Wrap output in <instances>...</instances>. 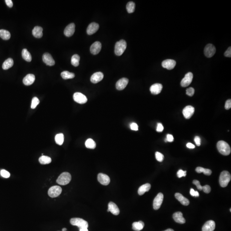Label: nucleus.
<instances>
[{"mask_svg":"<svg viewBox=\"0 0 231 231\" xmlns=\"http://www.w3.org/2000/svg\"><path fill=\"white\" fill-rule=\"evenodd\" d=\"M218 151L223 156H228L230 154L231 149L230 145L226 142L221 140L218 142L216 145Z\"/></svg>","mask_w":231,"mask_h":231,"instance_id":"f257e3e1","label":"nucleus"},{"mask_svg":"<svg viewBox=\"0 0 231 231\" xmlns=\"http://www.w3.org/2000/svg\"><path fill=\"white\" fill-rule=\"evenodd\" d=\"M231 179V174L227 171H223L221 173L219 178L220 185L222 187H225L228 185Z\"/></svg>","mask_w":231,"mask_h":231,"instance_id":"f03ea898","label":"nucleus"},{"mask_svg":"<svg viewBox=\"0 0 231 231\" xmlns=\"http://www.w3.org/2000/svg\"><path fill=\"white\" fill-rule=\"evenodd\" d=\"M72 176L70 173L68 172H64L59 175L57 180V182L59 185H65L70 182Z\"/></svg>","mask_w":231,"mask_h":231,"instance_id":"7ed1b4c3","label":"nucleus"},{"mask_svg":"<svg viewBox=\"0 0 231 231\" xmlns=\"http://www.w3.org/2000/svg\"><path fill=\"white\" fill-rule=\"evenodd\" d=\"M127 47V43L123 39L117 41L116 43L115 53L117 56H121L122 55Z\"/></svg>","mask_w":231,"mask_h":231,"instance_id":"20e7f679","label":"nucleus"},{"mask_svg":"<svg viewBox=\"0 0 231 231\" xmlns=\"http://www.w3.org/2000/svg\"><path fill=\"white\" fill-rule=\"evenodd\" d=\"M70 223L72 225H75L80 229L88 227V223L87 221L80 218H73L70 220Z\"/></svg>","mask_w":231,"mask_h":231,"instance_id":"39448f33","label":"nucleus"},{"mask_svg":"<svg viewBox=\"0 0 231 231\" xmlns=\"http://www.w3.org/2000/svg\"><path fill=\"white\" fill-rule=\"evenodd\" d=\"M62 189L60 187L56 185L51 187L48 190V195L51 198L58 196L62 193Z\"/></svg>","mask_w":231,"mask_h":231,"instance_id":"423d86ee","label":"nucleus"},{"mask_svg":"<svg viewBox=\"0 0 231 231\" xmlns=\"http://www.w3.org/2000/svg\"><path fill=\"white\" fill-rule=\"evenodd\" d=\"M216 51V48L213 44H207L204 48L205 55L207 58L212 57L214 55Z\"/></svg>","mask_w":231,"mask_h":231,"instance_id":"0eeeda50","label":"nucleus"},{"mask_svg":"<svg viewBox=\"0 0 231 231\" xmlns=\"http://www.w3.org/2000/svg\"><path fill=\"white\" fill-rule=\"evenodd\" d=\"M164 199V195L162 193H160L157 195L153 201V208L155 210H158L161 206Z\"/></svg>","mask_w":231,"mask_h":231,"instance_id":"6e6552de","label":"nucleus"},{"mask_svg":"<svg viewBox=\"0 0 231 231\" xmlns=\"http://www.w3.org/2000/svg\"><path fill=\"white\" fill-rule=\"evenodd\" d=\"M73 99L75 102L80 104L86 103L87 101L86 96L82 93L79 92H77L74 94Z\"/></svg>","mask_w":231,"mask_h":231,"instance_id":"1a4fd4ad","label":"nucleus"},{"mask_svg":"<svg viewBox=\"0 0 231 231\" xmlns=\"http://www.w3.org/2000/svg\"><path fill=\"white\" fill-rule=\"evenodd\" d=\"M193 78V74L192 73H188L186 74L185 77L182 79L181 82V86L183 87H187L192 82Z\"/></svg>","mask_w":231,"mask_h":231,"instance_id":"9d476101","label":"nucleus"},{"mask_svg":"<svg viewBox=\"0 0 231 231\" xmlns=\"http://www.w3.org/2000/svg\"><path fill=\"white\" fill-rule=\"evenodd\" d=\"M194 108L193 106L188 105L184 108L183 110V114L186 119H189L192 117L194 113Z\"/></svg>","mask_w":231,"mask_h":231,"instance_id":"9b49d317","label":"nucleus"},{"mask_svg":"<svg viewBox=\"0 0 231 231\" xmlns=\"http://www.w3.org/2000/svg\"><path fill=\"white\" fill-rule=\"evenodd\" d=\"M98 180L103 185H107L110 182V177L106 174L100 173L98 175Z\"/></svg>","mask_w":231,"mask_h":231,"instance_id":"f8f14e48","label":"nucleus"},{"mask_svg":"<svg viewBox=\"0 0 231 231\" xmlns=\"http://www.w3.org/2000/svg\"><path fill=\"white\" fill-rule=\"evenodd\" d=\"M176 65V61L172 59H166L163 61L162 63V67L164 68L168 69V70L173 69Z\"/></svg>","mask_w":231,"mask_h":231,"instance_id":"ddd939ff","label":"nucleus"},{"mask_svg":"<svg viewBox=\"0 0 231 231\" xmlns=\"http://www.w3.org/2000/svg\"><path fill=\"white\" fill-rule=\"evenodd\" d=\"M42 59L43 62L48 66H52L55 64V61L51 55L49 53H46L43 55Z\"/></svg>","mask_w":231,"mask_h":231,"instance_id":"4468645a","label":"nucleus"},{"mask_svg":"<svg viewBox=\"0 0 231 231\" xmlns=\"http://www.w3.org/2000/svg\"><path fill=\"white\" fill-rule=\"evenodd\" d=\"M102 48L101 42L97 41L94 42L91 47V52L94 55L99 54Z\"/></svg>","mask_w":231,"mask_h":231,"instance_id":"2eb2a0df","label":"nucleus"},{"mask_svg":"<svg viewBox=\"0 0 231 231\" xmlns=\"http://www.w3.org/2000/svg\"><path fill=\"white\" fill-rule=\"evenodd\" d=\"M129 83V79L126 78H121L116 82V88L119 91L123 90L127 86Z\"/></svg>","mask_w":231,"mask_h":231,"instance_id":"dca6fc26","label":"nucleus"},{"mask_svg":"<svg viewBox=\"0 0 231 231\" xmlns=\"http://www.w3.org/2000/svg\"><path fill=\"white\" fill-rule=\"evenodd\" d=\"M215 228V223L213 221H207L202 228V231H214Z\"/></svg>","mask_w":231,"mask_h":231,"instance_id":"f3484780","label":"nucleus"},{"mask_svg":"<svg viewBox=\"0 0 231 231\" xmlns=\"http://www.w3.org/2000/svg\"><path fill=\"white\" fill-rule=\"evenodd\" d=\"M108 208L107 212H110L115 215H118L120 212V209L115 203L113 202H111L108 204Z\"/></svg>","mask_w":231,"mask_h":231,"instance_id":"a211bd4d","label":"nucleus"},{"mask_svg":"<svg viewBox=\"0 0 231 231\" xmlns=\"http://www.w3.org/2000/svg\"><path fill=\"white\" fill-rule=\"evenodd\" d=\"M163 86L160 84H155L151 86L150 91L153 95H158L162 91Z\"/></svg>","mask_w":231,"mask_h":231,"instance_id":"6ab92c4d","label":"nucleus"},{"mask_svg":"<svg viewBox=\"0 0 231 231\" xmlns=\"http://www.w3.org/2000/svg\"><path fill=\"white\" fill-rule=\"evenodd\" d=\"M99 24L95 22H93L89 25L87 27L86 32L88 35H92L97 32L99 30Z\"/></svg>","mask_w":231,"mask_h":231,"instance_id":"aec40b11","label":"nucleus"},{"mask_svg":"<svg viewBox=\"0 0 231 231\" xmlns=\"http://www.w3.org/2000/svg\"><path fill=\"white\" fill-rule=\"evenodd\" d=\"M75 25L74 23H71L66 26L64 31L65 35L67 37H70L73 35L75 31Z\"/></svg>","mask_w":231,"mask_h":231,"instance_id":"412c9836","label":"nucleus"},{"mask_svg":"<svg viewBox=\"0 0 231 231\" xmlns=\"http://www.w3.org/2000/svg\"><path fill=\"white\" fill-rule=\"evenodd\" d=\"M104 77V75L101 72H97L92 75L91 78V82L93 84H96L102 80Z\"/></svg>","mask_w":231,"mask_h":231,"instance_id":"4be33fe9","label":"nucleus"},{"mask_svg":"<svg viewBox=\"0 0 231 231\" xmlns=\"http://www.w3.org/2000/svg\"><path fill=\"white\" fill-rule=\"evenodd\" d=\"M173 218L176 223L180 224H184L185 223V220L183 216V214L181 212H178L175 213L173 214Z\"/></svg>","mask_w":231,"mask_h":231,"instance_id":"5701e85b","label":"nucleus"},{"mask_svg":"<svg viewBox=\"0 0 231 231\" xmlns=\"http://www.w3.org/2000/svg\"><path fill=\"white\" fill-rule=\"evenodd\" d=\"M35 80V75L33 74H29L27 75L24 77L23 80V82L25 85L29 86L33 84Z\"/></svg>","mask_w":231,"mask_h":231,"instance_id":"b1692460","label":"nucleus"},{"mask_svg":"<svg viewBox=\"0 0 231 231\" xmlns=\"http://www.w3.org/2000/svg\"><path fill=\"white\" fill-rule=\"evenodd\" d=\"M175 196L176 198L178 201H179L183 205H185V206L189 205V203H190L189 200L187 198L184 197L182 194L178 193H176L175 194Z\"/></svg>","mask_w":231,"mask_h":231,"instance_id":"393cba45","label":"nucleus"},{"mask_svg":"<svg viewBox=\"0 0 231 231\" xmlns=\"http://www.w3.org/2000/svg\"><path fill=\"white\" fill-rule=\"evenodd\" d=\"M43 29L41 27L36 26L32 30V34L35 37L40 38L43 36Z\"/></svg>","mask_w":231,"mask_h":231,"instance_id":"a878e982","label":"nucleus"},{"mask_svg":"<svg viewBox=\"0 0 231 231\" xmlns=\"http://www.w3.org/2000/svg\"><path fill=\"white\" fill-rule=\"evenodd\" d=\"M151 186L149 183L144 184L141 186L138 190V193L140 195H142L146 192H148L150 189Z\"/></svg>","mask_w":231,"mask_h":231,"instance_id":"bb28decb","label":"nucleus"},{"mask_svg":"<svg viewBox=\"0 0 231 231\" xmlns=\"http://www.w3.org/2000/svg\"><path fill=\"white\" fill-rule=\"evenodd\" d=\"M144 223L142 221L138 222H135L133 223L132 229L133 230L140 231L142 230L144 228Z\"/></svg>","mask_w":231,"mask_h":231,"instance_id":"cd10ccee","label":"nucleus"},{"mask_svg":"<svg viewBox=\"0 0 231 231\" xmlns=\"http://www.w3.org/2000/svg\"><path fill=\"white\" fill-rule=\"evenodd\" d=\"M13 64H14V61L13 59L11 58H9L3 62L2 65L3 69L4 70L8 69L13 66Z\"/></svg>","mask_w":231,"mask_h":231,"instance_id":"c85d7f7f","label":"nucleus"},{"mask_svg":"<svg viewBox=\"0 0 231 231\" xmlns=\"http://www.w3.org/2000/svg\"><path fill=\"white\" fill-rule=\"evenodd\" d=\"M11 34L9 31L5 30H0V37L3 40H8L10 38Z\"/></svg>","mask_w":231,"mask_h":231,"instance_id":"c756f323","label":"nucleus"},{"mask_svg":"<svg viewBox=\"0 0 231 231\" xmlns=\"http://www.w3.org/2000/svg\"><path fill=\"white\" fill-rule=\"evenodd\" d=\"M22 56L23 58L28 62H30L32 60L31 54L27 49H23L22 51Z\"/></svg>","mask_w":231,"mask_h":231,"instance_id":"7c9ffc66","label":"nucleus"},{"mask_svg":"<svg viewBox=\"0 0 231 231\" xmlns=\"http://www.w3.org/2000/svg\"><path fill=\"white\" fill-rule=\"evenodd\" d=\"M196 171L198 173H203L205 175H207V176H210L212 173V171L211 169L204 168L202 167H197L196 169Z\"/></svg>","mask_w":231,"mask_h":231,"instance_id":"2f4dec72","label":"nucleus"},{"mask_svg":"<svg viewBox=\"0 0 231 231\" xmlns=\"http://www.w3.org/2000/svg\"><path fill=\"white\" fill-rule=\"evenodd\" d=\"M39 162L41 165H47L51 162V159L50 157L47 156H42L39 158Z\"/></svg>","mask_w":231,"mask_h":231,"instance_id":"473e14b6","label":"nucleus"},{"mask_svg":"<svg viewBox=\"0 0 231 231\" xmlns=\"http://www.w3.org/2000/svg\"><path fill=\"white\" fill-rule=\"evenodd\" d=\"M61 76L63 79H72L73 78L75 77V74L73 73H70L68 71H65L62 72L61 73Z\"/></svg>","mask_w":231,"mask_h":231,"instance_id":"72a5a7b5","label":"nucleus"},{"mask_svg":"<svg viewBox=\"0 0 231 231\" xmlns=\"http://www.w3.org/2000/svg\"><path fill=\"white\" fill-rule=\"evenodd\" d=\"M85 146L87 148L94 149L96 147V143L92 139H88L86 141Z\"/></svg>","mask_w":231,"mask_h":231,"instance_id":"f704fd0d","label":"nucleus"},{"mask_svg":"<svg viewBox=\"0 0 231 231\" xmlns=\"http://www.w3.org/2000/svg\"><path fill=\"white\" fill-rule=\"evenodd\" d=\"M55 140L58 145H62L64 142V135L63 133H58L55 137Z\"/></svg>","mask_w":231,"mask_h":231,"instance_id":"c9c22d12","label":"nucleus"},{"mask_svg":"<svg viewBox=\"0 0 231 231\" xmlns=\"http://www.w3.org/2000/svg\"><path fill=\"white\" fill-rule=\"evenodd\" d=\"M80 57L78 55H74L72 57L71 59V64L73 66H78L79 65Z\"/></svg>","mask_w":231,"mask_h":231,"instance_id":"e433bc0d","label":"nucleus"},{"mask_svg":"<svg viewBox=\"0 0 231 231\" xmlns=\"http://www.w3.org/2000/svg\"><path fill=\"white\" fill-rule=\"evenodd\" d=\"M135 4L134 2L132 1L129 2L127 3L126 6V9L127 11L129 13H131L134 12L135 10Z\"/></svg>","mask_w":231,"mask_h":231,"instance_id":"4c0bfd02","label":"nucleus"},{"mask_svg":"<svg viewBox=\"0 0 231 231\" xmlns=\"http://www.w3.org/2000/svg\"><path fill=\"white\" fill-rule=\"evenodd\" d=\"M39 99L37 97H34L33 98L31 102V108L32 109H35L37 107L39 104Z\"/></svg>","mask_w":231,"mask_h":231,"instance_id":"58836bf2","label":"nucleus"},{"mask_svg":"<svg viewBox=\"0 0 231 231\" xmlns=\"http://www.w3.org/2000/svg\"><path fill=\"white\" fill-rule=\"evenodd\" d=\"M156 159L159 162H162L163 160H164V156L163 154H161V153L159 152H156Z\"/></svg>","mask_w":231,"mask_h":231,"instance_id":"ea45409f","label":"nucleus"},{"mask_svg":"<svg viewBox=\"0 0 231 231\" xmlns=\"http://www.w3.org/2000/svg\"><path fill=\"white\" fill-rule=\"evenodd\" d=\"M1 175L3 177L5 178H8L10 177V173L5 169H2L1 170Z\"/></svg>","mask_w":231,"mask_h":231,"instance_id":"a19ab883","label":"nucleus"},{"mask_svg":"<svg viewBox=\"0 0 231 231\" xmlns=\"http://www.w3.org/2000/svg\"><path fill=\"white\" fill-rule=\"evenodd\" d=\"M194 92L195 90L194 88H193V87H190V88L187 89L186 94L188 96H192L194 95Z\"/></svg>","mask_w":231,"mask_h":231,"instance_id":"79ce46f5","label":"nucleus"},{"mask_svg":"<svg viewBox=\"0 0 231 231\" xmlns=\"http://www.w3.org/2000/svg\"><path fill=\"white\" fill-rule=\"evenodd\" d=\"M186 171H184L182 170V169H180V170L178 171L177 173V176L179 178H182V177L186 176Z\"/></svg>","mask_w":231,"mask_h":231,"instance_id":"37998d69","label":"nucleus"},{"mask_svg":"<svg viewBox=\"0 0 231 231\" xmlns=\"http://www.w3.org/2000/svg\"><path fill=\"white\" fill-rule=\"evenodd\" d=\"M193 184L195 185L197 187V189L199 190H203V186L200 185V182L198 180H194L193 181Z\"/></svg>","mask_w":231,"mask_h":231,"instance_id":"c03bdc74","label":"nucleus"},{"mask_svg":"<svg viewBox=\"0 0 231 231\" xmlns=\"http://www.w3.org/2000/svg\"><path fill=\"white\" fill-rule=\"evenodd\" d=\"M203 190L205 193H206V194H208L211 191V187H210V186L208 185H205L203 186V190Z\"/></svg>","mask_w":231,"mask_h":231,"instance_id":"a18cd8bd","label":"nucleus"},{"mask_svg":"<svg viewBox=\"0 0 231 231\" xmlns=\"http://www.w3.org/2000/svg\"><path fill=\"white\" fill-rule=\"evenodd\" d=\"M190 194L192 196L198 197L199 196V193L198 191H195L194 189L191 188L190 190Z\"/></svg>","mask_w":231,"mask_h":231,"instance_id":"49530a36","label":"nucleus"},{"mask_svg":"<svg viewBox=\"0 0 231 231\" xmlns=\"http://www.w3.org/2000/svg\"><path fill=\"white\" fill-rule=\"evenodd\" d=\"M231 107V99H229L227 100L225 102V108L226 110H229L230 109Z\"/></svg>","mask_w":231,"mask_h":231,"instance_id":"de8ad7c7","label":"nucleus"},{"mask_svg":"<svg viewBox=\"0 0 231 231\" xmlns=\"http://www.w3.org/2000/svg\"><path fill=\"white\" fill-rule=\"evenodd\" d=\"M164 127L161 123H158L157 125L156 131L158 132H161L164 130Z\"/></svg>","mask_w":231,"mask_h":231,"instance_id":"09e8293b","label":"nucleus"},{"mask_svg":"<svg viewBox=\"0 0 231 231\" xmlns=\"http://www.w3.org/2000/svg\"><path fill=\"white\" fill-rule=\"evenodd\" d=\"M130 128L132 130H138V124H136V123H134V122H133L130 124Z\"/></svg>","mask_w":231,"mask_h":231,"instance_id":"8fccbe9b","label":"nucleus"},{"mask_svg":"<svg viewBox=\"0 0 231 231\" xmlns=\"http://www.w3.org/2000/svg\"><path fill=\"white\" fill-rule=\"evenodd\" d=\"M225 56L226 57H231V47H230L224 53Z\"/></svg>","mask_w":231,"mask_h":231,"instance_id":"3c124183","label":"nucleus"},{"mask_svg":"<svg viewBox=\"0 0 231 231\" xmlns=\"http://www.w3.org/2000/svg\"><path fill=\"white\" fill-rule=\"evenodd\" d=\"M194 141L197 146H200L201 145V139L198 136H196L195 137Z\"/></svg>","mask_w":231,"mask_h":231,"instance_id":"603ef678","label":"nucleus"},{"mask_svg":"<svg viewBox=\"0 0 231 231\" xmlns=\"http://www.w3.org/2000/svg\"><path fill=\"white\" fill-rule=\"evenodd\" d=\"M167 140L169 142H172L174 140V138L173 135L170 134H168L167 136Z\"/></svg>","mask_w":231,"mask_h":231,"instance_id":"864d4df0","label":"nucleus"},{"mask_svg":"<svg viewBox=\"0 0 231 231\" xmlns=\"http://www.w3.org/2000/svg\"><path fill=\"white\" fill-rule=\"evenodd\" d=\"M5 1L7 6L9 8H11L13 7V3L11 0H5Z\"/></svg>","mask_w":231,"mask_h":231,"instance_id":"5fc2aeb1","label":"nucleus"},{"mask_svg":"<svg viewBox=\"0 0 231 231\" xmlns=\"http://www.w3.org/2000/svg\"><path fill=\"white\" fill-rule=\"evenodd\" d=\"M187 147L189 149H194L195 148V147L194 145V144H192V143H190V142H188L187 144Z\"/></svg>","mask_w":231,"mask_h":231,"instance_id":"6e6d98bb","label":"nucleus"},{"mask_svg":"<svg viewBox=\"0 0 231 231\" xmlns=\"http://www.w3.org/2000/svg\"><path fill=\"white\" fill-rule=\"evenodd\" d=\"M80 231H89L87 228H84L80 229Z\"/></svg>","mask_w":231,"mask_h":231,"instance_id":"4d7b16f0","label":"nucleus"},{"mask_svg":"<svg viewBox=\"0 0 231 231\" xmlns=\"http://www.w3.org/2000/svg\"><path fill=\"white\" fill-rule=\"evenodd\" d=\"M174 231L173 230V229H167V230H165V231Z\"/></svg>","mask_w":231,"mask_h":231,"instance_id":"13d9d810","label":"nucleus"},{"mask_svg":"<svg viewBox=\"0 0 231 231\" xmlns=\"http://www.w3.org/2000/svg\"><path fill=\"white\" fill-rule=\"evenodd\" d=\"M66 230L67 229L66 228H64V229H63V230H62V231H66Z\"/></svg>","mask_w":231,"mask_h":231,"instance_id":"bf43d9fd","label":"nucleus"}]
</instances>
